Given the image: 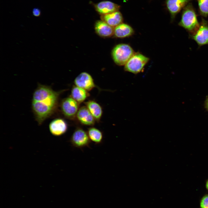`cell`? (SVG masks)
Instances as JSON below:
<instances>
[{
  "mask_svg": "<svg viewBox=\"0 0 208 208\" xmlns=\"http://www.w3.org/2000/svg\"><path fill=\"white\" fill-rule=\"evenodd\" d=\"M61 92L54 91L49 86L38 84L33 93L31 107L39 125H41L55 112Z\"/></svg>",
  "mask_w": 208,
  "mask_h": 208,
  "instance_id": "1",
  "label": "cell"
},
{
  "mask_svg": "<svg viewBox=\"0 0 208 208\" xmlns=\"http://www.w3.org/2000/svg\"><path fill=\"white\" fill-rule=\"evenodd\" d=\"M196 12L193 5L188 3L183 9L181 20L179 25L190 32H196L200 24Z\"/></svg>",
  "mask_w": 208,
  "mask_h": 208,
  "instance_id": "2",
  "label": "cell"
},
{
  "mask_svg": "<svg viewBox=\"0 0 208 208\" xmlns=\"http://www.w3.org/2000/svg\"><path fill=\"white\" fill-rule=\"evenodd\" d=\"M135 53L129 44H120L114 47L112 51V56L116 64L124 66Z\"/></svg>",
  "mask_w": 208,
  "mask_h": 208,
  "instance_id": "3",
  "label": "cell"
},
{
  "mask_svg": "<svg viewBox=\"0 0 208 208\" xmlns=\"http://www.w3.org/2000/svg\"><path fill=\"white\" fill-rule=\"evenodd\" d=\"M149 60L148 57L139 52L135 53L124 65L126 71L137 74L142 71Z\"/></svg>",
  "mask_w": 208,
  "mask_h": 208,
  "instance_id": "4",
  "label": "cell"
},
{
  "mask_svg": "<svg viewBox=\"0 0 208 208\" xmlns=\"http://www.w3.org/2000/svg\"><path fill=\"white\" fill-rule=\"evenodd\" d=\"M70 142L74 147L82 149L85 147L90 148L91 140L88 133L83 129L79 128L74 131Z\"/></svg>",
  "mask_w": 208,
  "mask_h": 208,
  "instance_id": "5",
  "label": "cell"
},
{
  "mask_svg": "<svg viewBox=\"0 0 208 208\" xmlns=\"http://www.w3.org/2000/svg\"><path fill=\"white\" fill-rule=\"evenodd\" d=\"M60 106L62 113L69 118H73L76 115L79 110L78 103L72 97L63 99L61 101Z\"/></svg>",
  "mask_w": 208,
  "mask_h": 208,
  "instance_id": "6",
  "label": "cell"
},
{
  "mask_svg": "<svg viewBox=\"0 0 208 208\" xmlns=\"http://www.w3.org/2000/svg\"><path fill=\"white\" fill-rule=\"evenodd\" d=\"M192 0H166V6L170 15L171 19L173 20L176 15Z\"/></svg>",
  "mask_w": 208,
  "mask_h": 208,
  "instance_id": "7",
  "label": "cell"
},
{
  "mask_svg": "<svg viewBox=\"0 0 208 208\" xmlns=\"http://www.w3.org/2000/svg\"><path fill=\"white\" fill-rule=\"evenodd\" d=\"M192 38L200 46L208 44V25L207 22L203 19Z\"/></svg>",
  "mask_w": 208,
  "mask_h": 208,
  "instance_id": "8",
  "label": "cell"
},
{
  "mask_svg": "<svg viewBox=\"0 0 208 208\" xmlns=\"http://www.w3.org/2000/svg\"><path fill=\"white\" fill-rule=\"evenodd\" d=\"M76 86L87 91H90L96 87L92 76L88 73L83 72L80 74L75 79Z\"/></svg>",
  "mask_w": 208,
  "mask_h": 208,
  "instance_id": "9",
  "label": "cell"
},
{
  "mask_svg": "<svg viewBox=\"0 0 208 208\" xmlns=\"http://www.w3.org/2000/svg\"><path fill=\"white\" fill-rule=\"evenodd\" d=\"M49 128L51 134L54 136H59L66 133L67 130L68 126L64 120L57 118L50 122Z\"/></svg>",
  "mask_w": 208,
  "mask_h": 208,
  "instance_id": "10",
  "label": "cell"
},
{
  "mask_svg": "<svg viewBox=\"0 0 208 208\" xmlns=\"http://www.w3.org/2000/svg\"><path fill=\"white\" fill-rule=\"evenodd\" d=\"M95 8L99 13L103 15L118 11L120 6L110 1H104L96 4Z\"/></svg>",
  "mask_w": 208,
  "mask_h": 208,
  "instance_id": "11",
  "label": "cell"
},
{
  "mask_svg": "<svg viewBox=\"0 0 208 208\" xmlns=\"http://www.w3.org/2000/svg\"><path fill=\"white\" fill-rule=\"evenodd\" d=\"M79 121L83 125L92 126L95 122V119L86 107H82L79 109L76 115Z\"/></svg>",
  "mask_w": 208,
  "mask_h": 208,
  "instance_id": "12",
  "label": "cell"
},
{
  "mask_svg": "<svg viewBox=\"0 0 208 208\" xmlns=\"http://www.w3.org/2000/svg\"><path fill=\"white\" fill-rule=\"evenodd\" d=\"M95 29L97 34L102 37H110L114 35V27L102 20L95 23Z\"/></svg>",
  "mask_w": 208,
  "mask_h": 208,
  "instance_id": "13",
  "label": "cell"
},
{
  "mask_svg": "<svg viewBox=\"0 0 208 208\" xmlns=\"http://www.w3.org/2000/svg\"><path fill=\"white\" fill-rule=\"evenodd\" d=\"M101 18L102 20L114 28L122 23L123 21L122 16L118 11L102 15Z\"/></svg>",
  "mask_w": 208,
  "mask_h": 208,
  "instance_id": "14",
  "label": "cell"
},
{
  "mask_svg": "<svg viewBox=\"0 0 208 208\" xmlns=\"http://www.w3.org/2000/svg\"><path fill=\"white\" fill-rule=\"evenodd\" d=\"M133 29L128 24L122 23L114 28V35L116 37L124 38L133 35Z\"/></svg>",
  "mask_w": 208,
  "mask_h": 208,
  "instance_id": "15",
  "label": "cell"
},
{
  "mask_svg": "<svg viewBox=\"0 0 208 208\" xmlns=\"http://www.w3.org/2000/svg\"><path fill=\"white\" fill-rule=\"evenodd\" d=\"M86 107L94 119L99 120L102 115L103 111L101 106L96 102L89 101L85 103Z\"/></svg>",
  "mask_w": 208,
  "mask_h": 208,
  "instance_id": "16",
  "label": "cell"
},
{
  "mask_svg": "<svg viewBox=\"0 0 208 208\" xmlns=\"http://www.w3.org/2000/svg\"><path fill=\"white\" fill-rule=\"evenodd\" d=\"M71 95L72 97L78 103L83 102L88 96L87 91L77 86L72 88Z\"/></svg>",
  "mask_w": 208,
  "mask_h": 208,
  "instance_id": "17",
  "label": "cell"
},
{
  "mask_svg": "<svg viewBox=\"0 0 208 208\" xmlns=\"http://www.w3.org/2000/svg\"><path fill=\"white\" fill-rule=\"evenodd\" d=\"M88 135L91 140L96 144H99L103 142V136L102 132L94 127H90L88 129Z\"/></svg>",
  "mask_w": 208,
  "mask_h": 208,
  "instance_id": "18",
  "label": "cell"
},
{
  "mask_svg": "<svg viewBox=\"0 0 208 208\" xmlns=\"http://www.w3.org/2000/svg\"><path fill=\"white\" fill-rule=\"evenodd\" d=\"M197 1L200 14L203 17H207L208 16V0Z\"/></svg>",
  "mask_w": 208,
  "mask_h": 208,
  "instance_id": "19",
  "label": "cell"
},
{
  "mask_svg": "<svg viewBox=\"0 0 208 208\" xmlns=\"http://www.w3.org/2000/svg\"><path fill=\"white\" fill-rule=\"evenodd\" d=\"M200 208H208V194L204 196L200 202Z\"/></svg>",
  "mask_w": 208,
  "mask_h": 208,
  "instance_id": "20",
  "label": "cell"
},
{
  "mask_svg": "<svg viewBox=\"0 0 208 208\" xmlns=\"http://www.w3.org/2000/svg\"><path fill=\"white\" fill-rule=\"evenodd\" d=\"M32 14L34 16L38 17L40 16L41 14V11L39 8H34L33 10Z\"/></svg>",
  "mask_w": 208,
  "mask_h": 208,
  "instance_id": "21",
  "label": "cell"
},
{
  "mask_svg": "<svg viewBox=\"0 0 208 208\" xmlns=\"http://www.w3.org/2000/svg\"><path fill=\"white\" fill-rule=\"evenodd\" d=\"M205 106L206 109L208 111V96L207 97L205 101Z\"/></svg>",
  "mask_w": 208,
  "mask_h": 208,
  "instance_id": "22",
  "label": "cell"
},
{
  "mask_svg": "<svg viewBox=\"0 0 208 208\" xmlns=\"http://www.w3.org/2000/svg\"><path fill=\"white\" fill-rule=\"evenodd\" d=\"M206 187L207 190H208V179L207 180L206 182Z\"/></svg>",
  "mask_w": 208,
  "mask_h": 208,
  "instance_id": "23",
  "label": "cell"
}]
</instances>
